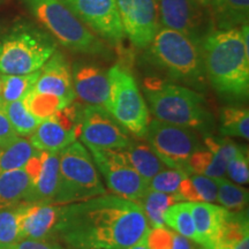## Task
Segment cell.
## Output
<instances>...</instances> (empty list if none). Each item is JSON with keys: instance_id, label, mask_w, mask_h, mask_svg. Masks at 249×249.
Returning a JSON list of instances; mask_svg holds the SVG:
<instances>
[{"instance_id": "4", "label": "cell", "mask_w": 249, "mask_h": 249, "mask_svg": "<svg viewBox=\"0 0 249 249\" xmlns=\"http://www.w3.org/2000/svg\"><path fill=\"white\" fill-rule=\"evenodd\" d=\"M144 91L155 119L191 129H204L211 124L204 97L189 87L150 79Z\"/></svg>"}, {"instance_id": "29", "label": "cell", "mask_w": 249, "mask_h": 249, "mask_svg": "<svg viewBox=\"0 0 249 249\" xmlns=\"http://www.w3.org/2000/svg\"><path fill=\"white\" fill-rule=\"evenodd\" d=\"M22 102L27 110L40 121L48 119L58 110L71 103L68 102L67 99L59 97V96L37 92L34 91V90H31L28 93L26 97L22 99Z\"/></svg>"}, {"instance_id": "24", "label": "cell", "mask_w": 249, "mask_h": 249, "mask_svg": "<svg viewBox=\"0 0 249 249\" xmlns=\"http://www.w3.org/2000/svg\"><path fill=\"white\" fill-rule=\"evenodd\" d=\"M30 179L23 169L0 172V209L23 202Z\"/></svg>"}, {"instance_id": "45", "label": "cell", "mask_w": 249, "mask_h": 249, "mask_svg": "<svg viewBox=\"0 0 249 249\" xmlns=\"http://www.w3.org/2000/svg\"><path fill=\"white\" fill-rule=\"evenodd\" d=\"M197 1L203 6H205V7H208V6H209V4L211 2V0H197Z\"/></svg>"}, {"instance_id": "40", "label": "cell", "mask_w": 249, "mask_h": 249, "mask_svg": "<svg viewBox=\"0 0 249 249\" xmlns=\"http://www.w3.org/2000/svg\"><path fill=\"white\" fill-rule=\"evenodd\" d=\"M4 249H66L54 240H39V239H20L14 244L4 246Z\"/></svg>"}, {"instance_id": "9", "label": "cell", "mask_w": 249, "mask_h": 249, "mask_svg": "<svg viewBox=\"0 0 249 249\" xmlns=\"http://www.w3.org/2000/svg\"><path fill=\"white\" fill-rule=\"evenodd\" d=\"M148 144L167 167L189 173L188 160L196 150L203 148L200 139L191 128L163 123L149 121L145 133Z\"/></svg>"}, {"instance_id": "34", "label": "cell", "mask_w": 249, "mask_h": 249, "mask_svg": "<svg viewBox=\"0 0 249 249\" xmlns=\"http://www.w3.org/2000/svg\"><path fill=\"white\" fill-rule=\"evenodd\" d=\"M217 202L227 210H242L248 203V191L225 178L216 179Z\"/></svg>"}, {"instance_id": "19", "label": "cell", "mask_w": 249, "mask_h": 249, "mask_svg": "<svg viewBox=\"0 0 249 249\" xmlns=\"http://www.w3.org/2000/svg\"><path fill=\"white\" fill-rule=\"evenodd\" d=\"M29 138V142L36 150L59 152L75 142L79 135L73 130L67 129L57 120L48 118L40 121Z\"/></svg>"}, {"instance_id": "32", "label": "cell", "mask_w": 249, "mask_h": 249, "mask_svg": "<svg viewBox=\"0 0 249 249\" xmlns=\"http://www.w3.org/2000/svg\"><path fill=\"white\" fill-rule=\"evenodd\" d=\"M220 133L226 136L249 139V113L247 108L227 107L220 112Z\"/></svg>"}, {"instance_id": "28", "label": "cell", "mask_w": 249, "mask_h": 249, "mask_svg": "<svg viewBox=\"0 0 249 249\" xmlns=\"http://www.w3.org/2000/svg\"><path fill=\"white\" fill-rule=\"evenodd\" d=\"M163 218L165 225L173 229L179 234L186 236V238L198 244L191 204H189L188 201H179L171 205L165 211Z\"/></svg>"}, {"instance_id": "42", "label": "cell", "mask_w": 249, "mask_h": 249, "mask_svg": "<svg viewBox=\"0 0 249 249\" xmlns=\"http://www.w3.org/2000/svg\"><path fill=\"white\" fill-rule=\"evenodd\" d=\"M171 249H195L194 245L191 242V239L186 238L179 233L174 232L173 244Z\"/></svg>"}, {"instance_id": "30", "label": "cell", "mask_w": 249, "mask_h": 249, "mask_svg": "<svg viewBox=\"0 0 249 249\" xmlns=\"http://www.w3.org/2000/svg\"><path fill=\"white\" fill-rule=\"evenodd\" d=\"M189 173L201 174L213 179H222L226 176V164L208 149L196 150L188 160Z\"/></svg>"}, {"instance_id": "36", "label": "cell", "mask_w": 249, "mask_h": 249, "mask_svg": "<svg viewBox=\"0 0 249 249\" xmlns=\"http://www.w3.org/2000/svg\"><path fill=\"white\" fill-rule=\"evenodd\" d=\"M186 176H188V173L180 170H164L156 174L154 178L149 181V189L178 196L179 188Z\"/></svg>"}, {"instance_id": "22", "label": "cell", "mask_w": 249, "mask_h": 249, "mask_svg": "<svg viewBox=\"0 0 249 249\" xmlns=\"http://www.w3.org/2000/svg\"><path fill=\"white\" fill-rule=\"evenodd\" d=\"M120 151L133 169L148 182L156 174L166 170L167 167L148 143L130 141L129 144Z\"/></svg>"}, {"instance_id": "27", "label": "cell", "mask_w": 249, "mask_h": 249, "mask_svg": "<svg viewBox=\"0 0 249 249\" xmlns=\"http://www.w3.org/2000/svg\"><path fill=\"white\" fill-rule=\"evenodd\" d=\"M179 201L180 198L176 195L148 189L139 204L143 209L149 227L154 229V227L165 225L163 218L165 211L167 210V208Z\"/></svg>"}, {"instance_id": "31", "label": "cell", "mask_w": 249, "mask_h": 249, "mask_svg": "<svg viewBox=\"0 0 249 249\" xmlns=\"http://www.w3.org/2000/svg\"><path fill=\"white\" fill-rule=\"evenodd\" d=\"M36 149L29 140L18 138L7 147L0 148V172L23 169Z\"/></svg>"}, {"instance_id": "33", "label": "cell", "mask_w": 249, "mask_h": 249, "mask_svg": "<svg viewBox=\"0 0 249 249\" xmlns=\"http://www.w3.org/2000/svg\"><path fill=\"white\" fill-rule=\"evenodd\" d=\"M1 104V103H0ZM9 123L18 136H30L35 132L40 120L30 113L24 107L22 101L11 102L1 104Z\"/></svg>"}, {"instance_id": "35", "label": "cell", "mask_w": 249, "mask_h": 249, "mask_svg": "<svg viewBox=\"0 0 249 249\" xmlns=\"http://www.w3.org/2000/svg\"><path fill=\"white\" fill-rule=\"evenodd\" d=\"M20 203L0 209V247L14 244L20 240L18 235V213Z\"/></svg>"}, {"instance_id": "44", "label": "cell", "mask_w": 249, "mask_h": 249, "mask_svg": "<svg viewBox=\"0 0 249 249\" xmlns=\"http://www.w3.org/2000/svg\"><path fill=\"white\" fill-rule=\"evenodd\" d=\"M127 249H149L147 246V241H145V236L142 239V240H140L138 244H135L134 246H132V247Z\"/></svg>"}, {"instance_id": "5", "label": "cell", "mask_w": 249, "mask_h": 249, "mask_svg": "<svg viewBox=\"0 0 249 249\" xmlns=\"http://www.w3.org/2000/svg\"><path fill=\"white\" fill-rule=\"evenodd\" d=\"M31 14L62 46L77 53L110 54L107 42L99 38L61 0H22Z\"/></svg>"}, {"instance_id": "18", "label": "cell", "mask_w": 249, "mask_h": 249, "mask_svg": "<svg viewBox=\"0 0 249 249\" xmlns=\"http://www.w3.org/2000/svg\"><path fill=\"white\" fill-rule=\"evenodd\" d=\"M59 185V152L44 151L38 174L30 182L23 202L52 203Z\"/></svg>"}, {"instance_id": "11", "label": "cell", "mask_w": 249, "mask_h": 249, "mask_svg": "<svg viewBox=\"0 0 249 249\" xmlns=\"http://www.w3.org/2000/svg\"><path fill=\"white\" fill-rule=\"evenodd\" d=\"M160 27L185 34L201 43L213 28L209 9L197 0H155Z\"/></svg>"}, {"instance_id": "8", "label": "cell", "mask_w": 249, "mask_h": 249, "mask_svg": "<svg viewBox=\"0 0 249 249\" xmlns=\"http://www.w3.org/2000/svg\"><path fill=\"white\" fill-rule=\"evenodd\" d=\"M108 96L104 107L124 129L138 138L147 133L149 110L132 73L123 65L107 71Z\"/></svg>"}, {"instance_id": "46", "label": "cell", "mask_w": 249, "mask_h": 249, "mask_svg": "<svg viewBox=\"0 0 249 249\" xmlns=\"http://www.w3.org/2000/svg\"><path fill=\"white\" fill-rule=\"evenodd\" d=\"M198 249H213V248H208V247H202V248H198Z\"/></svg>"}, {"instance_id": "15", "label": "cell", "mask_w": 249, "mask_h": 249, "mask_svg": "<svg viewBox=\"0 0 249 249\" xmlns=\"http://www.w3.org/2000/svg\"><path fill=\"white\" fill-rule=\"evenodd\" d=\"M62 205L22 202L18 213L20 239L54 240Z\"/></svg>"}, {"instance_id": "17", "label": "cell", "mask_w": 249, "mask_h": 249, "mask_svg": "<svg viewBox=\"0 0 249 249\" xmlns=\"http://www.w3.org/2000/svg\"><path fill=\"white\" fill-rule=\"evenodd\" d=\"M33 90L37 92L59 96L67 99L68 102L75 101L71 67L64 54L55 51L51 58L43 65Z\"/></svg>"}, {"instance_id": "20", "label": "cell", "mask_w": 249, "mask_h": 249, "mask_svg": "<svg viewBox=\"0 0 249 249\" xmlns=\"http://www.w3.org/2000/svg\"><path fill=\"white\" fill-rule=\"evenodd\" d=\"M198 244L210 247L229 210L210 202H189Z\"/></svg>"}, {"instance_id": "1", "label": "cell", "mask_w": 249, "mask_h": 249, "mask_svg": "<svg viewBox=\"0 0 249 249\" xmlns=\"http://www.w3.org/2000/svg\"><path fill=\"white\" fill-rule=\"evenodd\" d=\"M149 229L139 203L104 194L62 205L55 239L73 249H127Z\"/></svg>"}, {"instance_id": "2", "label": "cell", "mask_w": 249, "mask_h": 249, "mask_svg": "<svg viewBox=\"0 0 249 249\" xmlns=\"http://www.w3.org/2000/svg\"><path fill=\"white\" fill-rule=\"evenodd\" d=\"M207 80L231 101H245L249 93L248 22L240 28L213 29L201 42Z\"/></svg>"}, {"instance_id": "3", "label": "cell", "mask_w": 249, "mask_h": 249, "mask_svg": "<svg viewBox=\"0 0 249 249\" xmlns=\"http://www.w3.org/2000/svg\"><path fill=\"white\" fill-rule=\"evenodd\" d=\"M148 55L171 80L203 89L207 83L201 43L185 34L160 27L148 46Z\"/></svg>"}, {"instance_id": "23", "label": "cell", "mask_w": 249, "mask_h": 249, "mask_svg": "<svg viewBox=\"0 0 249 249\" xmlns=\"http://www.w3.org/2000/svg\"><path fill=\"white\" fill-rule=\"evenodd\" d=\"M247 211L229 210L218 230L210 247L213 249H232L242 239L249 235Z\"/></svg>"}, {"instance_id": "47", "label": "cell", "mask_w": 249, "mask_h": 249, "mask_svg": "<svg viewBox=\"0 0 249 249\" xmlns=\"http://www.w3.org/2000/svg\"><path fill=\"white\" fill-rule=\"evenodd\" d=\"M0 249H4V248H1V247H0Z\"/></svg>"}, {"instance_id": "43", "label": "cell", "mask_w": 249, "mask_h": 249, "mask_svg": "<svg viewBox=\"0 0 249 249\" xmlns=\"http://www.w3.org/2000/svg\"><path fill=\"white\" fill-rule=\"evenodd\" d=\"M232 249H249V235L242 239V240L236 244Z\"/></svg>"}, {"instance_id": "26", "label": "cell", "mask_w": 249, "mask_h": 249, "mask_svg": "<svg viewBox=\"0 0 249 249\" xmlns=\"http://www.w3.org/2000/svg\"><path fill=\"white\" fill-rule=\"evenodd\" d=\"M38 76L39 70L20 75L0 74V103L6 104V103L22 101L33 90Z\"/></svg>"}, {"instance_id": "37", "label": "cell", "mask_w": 249, "mask_h": 249, "mask_svg": "<svg viewBox=\"0 0 249 249\" xmlns=\"http://www.w3.org/2000/svg\"><path fill=\"white\" fill-rule=\"evenodd\" d=\"M226 174L234 182L247 185L249 181V161L247 151H245L244 148L239 149V151L229 160L226 165Z\"/></svg>"}, {"instance_id": "10", "label": "cell", "mask_w": 249, "mask_h": 249, "mask_svg": "<svg viewBox=\"0 0 249 249\" xmlns=\"http://www.w3.org/2000/svg\"><path fill=\"white\" fill-rule=\"evenodd\" d=\"M96 167L114 195L140 203L149 189V182L133 169L120 150L87 147Z\"/></svg>"}, {"instance_id": "14", "label": "cell", "mask_w": 249, "mask_h": 249, "mask_svg": "<svg viewBox=\"0 0 249 249\" xmlns=\"http://www.w3.org/2000/svg\"><path fill=\"white\" fill-rule=\"evenodd\" d=\"M124 37L138 49H147L160 30L155 0H116Z\"/></svg>"}, {"instance_id": "39", "label": "cell", "mask_w": 249, "mask_h": 249, "mask_svg": "<svg viewBox=\"0 0 249 249\" xmlns=\"http://www.w3.org/2000/svg\"><path fill=\"white\" fill-rule=\"evenodd\" d=\"M174 232L165 226L149 229L145 241L149 249H171L173 244Z\"/></svg>"}, {"instance_id": "12", "label": "cell", "mask_w": 249, "mask_h": 249, "mask_svg": "<svg viewBox=\"0 0 249 249\" xmlns=\"http://www.w3.org/2000/svg\"><path fill=\"white\" fill-rule=\"evenodd\" d=\"M85 26L108 44L121 45L124 33L116 0H61Z\"/></svg>"}, {"instance_id": "38", "label": "cell", "mask_w": 249, "mask_h": 249, "mask_svg": "<svg viewBox=\"0 0 249 249\" xmlns=\"http://www.w3.org/2000/svg\"><path fill=\"white\" fill-rule=\"evenodd\" d=\"M204 144L208 150L213 152L217 157H219L224 163L227 165L229 160L234 156L236 152L239 151L238 144L232 142L229 139H218L213 138V136H205L204 138Z\"/></svg>"}, {"instance_id": "25", "label": "cell", "mask_w": 249, "mask_h": 249, "mask_svg": "<svg viewBox=\"0 0 249 249\" xmlns=\"http://www.w3.org/2000/svg\"><path fill=\"white\" fill-rule=\"evenodd\" d=\"M218 185L216 179L201 174L191 173L186 176L180 186L178 196L181 201L217 202Z\"/></svg>"}, {"instance_id": "21", "label": "cell", "mask_w": 249, "mask_h": 249, "mask_svg": "<svg viewBox=\"0 0 249 249\" xmlns=\"http://www.w3.org/2000/svg\"><path fill=\"white\" fill-rule=\"evenodd\" d=\"M208 8L214 29L239 28L248 22L249 0H211Z\"/></svg>"}, {"instance_id": "16", "label": "cell", "mask_w": 249, "mask_h": 249, "mask_svg": "<svg viewBox=\"0 0 249 249\" xmlns=\"http://www.w3.org/2000/svg\"><path fill=\"white\" fill-rule=\"evenodd\" d=\"M71 81L75 97L87 105L104 107L108 96L107 71L90 61H75L71 67Z\"/></svg>"}, {"instance_id": "13", "label": "cell", "mask_w": 249, "mask_h": 249, "mask_svg": "<svg viewBox=\"0 0 249 249\" xmlns=\"http://www.w3.org/2000/svg\"><path fill=\"white\" fill-rule=\"evenodd\" d=\"M80 138L86 147L123 150L132 141L118 121L101 105L83 107Z\"/></svg>"}, {"instance_id": "6", "label": "cell", "mask_w": 249, "mask_h": 249, "mask_svg": "<svg viewBox=\"0 0 249 249\" xmlns=\"http://www.w3.org/2000/svg\"><path fill=\"white\" fill-rule=\"evenodd\" d=\"M57 51V40L46 30L20 23L0 37V74H29Z\"/></svg>"}, {"instance_id": "7", "label": "cell", "mask_w": 249, "mask_h": 249, "mask_svg": "<svg viewBox=\"0 0 249 249\" xmlns=\"http://www.w3.org/2000/svg\"><path fill=\"white\" fill-rule=\"evenodd\" d=\"M107 194L91 155L81 142L59 151V185L53 204L75 203Z\"/></svg>"}, {"instance_id": "41", "label": "cell", "mask_w": 249, "mask_h": 249, "mask_svg": "<svg viewBox=\"0 0 249 249\" xmlns=\"http://www.w3.org/2000/svg\"><path fill=\"white\" fill-rule=\"evenodd\" d=\"M18 138L20 136L14 130L12 124L9 123L2 105L0 104V148L7 147Z\"/></svg>"}]
</instances>
